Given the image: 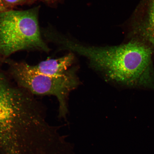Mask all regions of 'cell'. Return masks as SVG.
<instances>
[{
	"mask_svg": "<svg viewBox=\"0 0 154 154\" xmlns=\"http://www.w3.org/2000/svg\"><path fill=\"white\" fill-rule=\"evenodd\" d=\"M38 7L24 11L12 9L0 13V56H9L19 51L48 52L38 25Z\"/></svg>",
	"mask_w": 154,
	"mask_h": 154,
	"instance_id": "obj_2",
	"label": "cell"
},
{
	"mask_svg": "<svg viewBox=\"0 0 154 154\" xmlns=\"http://www.w3.org/2000/svg\"><path fill=\"white\" fill-rule=\"evenodd\" d=\"M44 1L48 3H53L58 0H44Z\"/></svg>",
	"mask_w": 154,
	"mask_h": 154,
	"instance_id": "obj_8",
	"label": "cell"
},
{
	"mask_svg": "<svg viewBox=\"0 0 154 154\" xmlns=\"http://www.w3.org/2000/svg\"><path fill=\"white\" fill-rule=\"evenodd\" d=\"M2 1L10 8L12 9L13 7L29 3L34 0H2Z\"/></svg>",
	"mask_w": 154,
	"mask_h": 154,
	"instance_id": "obj_6",
	"label": "cell"
},
{
	"mask_svg": "<svg viewBox=\"0 0 154 154\" xmlns=\"http://www.w3.org/2000/svg\"><path fill=\"white\" fill-rule=\"evenodd\" d=\"M11 9L2 0H0V13Z\"/></svg>",
	"mask_w": 154,
	"mask_h": 154,
	"instance_id": "obj_7",
	"label": "cell"
},
{
	"mask_svg": "<svg viewBox=\"0 0 154 154\" xmlns=\"http://www.w3.org/2000/svg\"><path fill=\"white\" fill-rule=\"evenodd\" d=\"M63 47L86 57L111 82L128 87L154 88V50L139 38L131 37L120 45L105 47L85 46L66 38Z\"/></svg>",
	"mask_w": 154,
	"mask_h": 154,
	"instance_id": "obj_1",
	"label": "cell"
},
{
	"mask_svg": "<svg viewBox=\"0 0 154 154\" xmlns=\"http://www.w3.org/2000/svg\"><path fill=\"white\" fill-rule=\"evenodd\" d=\"M10 63L11 74L22 88L36 95L54 96L60 106L66 104L75 87L74 79L70 73L45 75L26 63Z\"/></svg>",
	"mask_w": 154,
	"mask_h": 154,
	"instance_id": "obj_4",
	"label": "cell"
},
{
	"mask_svg": "<svg viewBox=\"0 0 154 154\" xmlns=\"http://www.w3.org/2000/svg\"><path fill=\"white\" fill-rule=\"evenodd\" d=\"M9 85L0 73V136H13L44 126L43 116L34 101Z\"/></svg>",
	"mask_w": 154,
	"mask_h": 154,
	"instance_id": "obj_3",
	"label": "cell"
},
{
	"mask_svg": "<svg viewBox=\"0 0 154 154\" xmlns=\"http://www.w3.org/2000/svg\"><path fill=\"white\" fill-rule=\"evenodd\" d=\"M131 37L139 38L154 50V0H141L134 13Z\"/></svg>",
	"mask_w": 154,
	"mask_h": 154,
	"instance_id": "obj_5",
	"label": "cell"
}]
</instances>
